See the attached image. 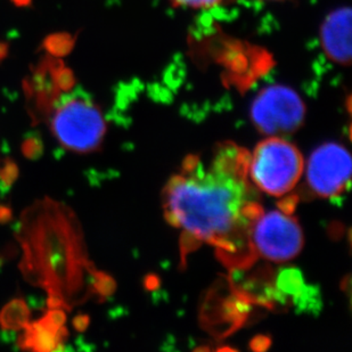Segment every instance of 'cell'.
Instances as JSON below:
<instances>
[{"label": "cell", "instance_id": "1", "mask_svg": "<svg viewBox=\"0 0 352 352\" xmlns=\"http://www.w3.org/2000/svg\"><path fill=\"white\" fill-rule=\"evenodd\" d=\"M249 153L226 144L208 162L194 157L164 190L169 223L190 242L216 246L226 261L244 265L252 258L250 230L261 212L248 175Z\"/></svg>", "mask_w": 352, "mask_h": 352}, {"label": "cell", "instance_id": "2", "mask_svg": "<svg viewBox=\"0 0 352 352\" xmlns=\"http://www.w3.org/2000/svg\"><path fill=\"white\" fill-rule=\"evenodd\" d=\"M50 129L58 143L76 153H90L103 143L107 122L82 90L60 94L50 110Z\"/></svg>", "mask_w": 352, "mask_h": 352}, {"label": "cell", "instance_id": "3", "mask_svg": "<svg viewBox=\"0 0 352 352\" xmlns=\"http://www.w3.org/2000/svg\"><path fill=\"white\" fill-rule=\"evenodd\" d=\"M305 171L302 154L285 138L270 136L249 154L248 175L254 188L273 197L289 195Z\"/></svg>", "mask_w": 352, "mask_h": 352}, {"label": "cell", "instance_id": "4", "mask_svg": "<svg viewBox=\"0 0 352 352\" xmlns=\"http://www.w3.org/2000/svg\"><path fill=\"white\" fill-rule=\"evenodd\" d=\"M303 232L289 209L282 208L261 212L250 230V245L253 254L272 263H287L303 248Z\"/></svg>", "mask_w": 352, "mask_h": 352}, {"label": "cell", "instance_id": "5", "mask_svg": "<svg viewBox=\"0 0 352 352\" xmlns=\"http://www.w3.org/2000/svg\"><path fill=\"white\" fill-rule=\"evenodd\" d=\"M305 116L306 107L301 97L284 86L267 87L253 100L251 109L253 124L268 137L294 133Z\"/></svg>", "mask_w": 352, "mask_h": 352}, {"label": "cell", "instance_id": "6", "mask_svg": "<svg viewBox=\"0 0 352 352\" xmlns=\"http://www.w3.org/2000/svg\"><path fill=\"white\" fill-rule=\"evenodd\" d=\"M307 185L315 195L333 199L342 195L351 178V157L341 144H322L305 163Z\"/></svg>", "mask_w": 352, "mask_h": 352}, {"label": "cell", "instance_id": "7", "mask_svg": "<svg viewBox=\"0 0 352 352\" xmlns=\"http://www.w3.org/2000/svg\"><path fill=\"white\" fill-rule=\"evenodd\" d=\"M320 40L326 56L336 63L349 65L351 62V10L340 7L327 15L322 29Z\"/></svg>", "mask_w": 352, "mask_h": 352}, {"label": "cell", "instance_id": "8", "mask_svg": "<svg viewBox=\"0 0 352 352\" xmlns=\"http://www.w3.org/2000/svg\"><path fill=\"white\" fill-rule=\"evenodd\" d=\"M24 332L17 340V346L22 350L50 352L62 349L69 336L67 327H57L43 315L36 322H29L23 329Z\"/></svg>", "mask_w": 352, "mask_h": 352}, {"label": "cell", "instance_id": "9", "mask_svg": "<svg viewBox=\"0 0 352 352\" xmlns=\"http://www.w3.org/2000/svg\"><path fill=\"white\" fill-rule=\"evenodd\" d=\"M30 309L21 298L10 300L0 310V329L3 332L14 333L23 329L30 322Z\"/></svg>", "mask_w": 352, "mask_h": 352}, {"label": "cell", "instance_id": "10", "mask_svg": "<svg viewBox=\"0 0 352 352\" xmlns=\"http://www.w3.org/2000/svg\"><path fill=\"white\" fill-rule=\"evenodd\" d=\"M74 43L76 39L70 34H54L45 39L43 48L52 56L60 57L70 53L74 48Z\"/></svg>", "mask_w": 352, "mask_h": 352}, {"label": "cell", "instance_id": "11", "mask_svg": "<svg viewBox=\"0 0 352 352\" xmlns=\"http://www.w3.org/2000/svg\"><path fill=\"white\" fill-rule=\"evenodd\" d=\"M20 175L17 163L12 157L0 159V194H7Z\"/></svg>", "mask_w": 352, "mask_h": 352}, {"label": "cell", "instance_id": "12", "mask_svg": "<svg viewBox=\"0 0 352 352\" xmlns=\"http://www.w3.org/2000/svg\"><path fill=\"white\" fill-rule=\"evenodd\" d=\"M21 152L30 161H37L43 154V142L38 133H28L21 144Z\"/></svg>", "mask_w": 352, "mask_h": 352}, {"label": "cell", "instance_id": "13", "mask_svg": "<svg viewBox=\"0 0 352 352\" xmlns=\"http://www.w3.org/2000/svg\"><path fill=\"white\" fill-rule=\"evenodd\" d=\"M177 6L190 8H210L221 3L223 0H171Z\"/></svg>", "mask_w": 352, "mask_h": 352}, {"label": "cell", "instance_id": "14", "mask_svg": "<svg viewBox=\"0 0 352 352\" xmlns=\"http://www.w3.org/2000/svg\"><path fill=\"white\" fill-rule=\"evenodd\" d=\"M72 325H74V329H76L77 332H85L88 325H89V317L87 315L80 314V315L74 317V320H72Z\"/></svg>", "mask_w": 352, "mask_h": 352}, {"label": "cell", "instance_id": "15", "mask_svg": "<svg viewBox=\"0 0 352 352\" xmlns=\"http://www.w3.org/2000/svg\"><path fill=\"white\" fill-rule=\"evenodd\" d=\"M13 220V210L10 206L0 204V225H7Z\"/></svg>", "mask_w": 352, "mask_h": 352}, {"label": "cell", "instance_id": "16", "mask_svg": "<svg viewBox=\"0 0 352 352\" xmlns=\"http://www.w3.org/2000/svg\"><path fill=\"white\" fill-rule=\"evenodd\" d=\"M16 6L23 7V6H29L30 5L31 1L32 0H12Z\"/></svg>", "mask_w": 352, "mask_h": 352}, {"label": "cell", "instance_id": "17", "mask_svg": "<svg viewBox=\"0 0 352 352\" xmlns=\"http://www.w3.org/2000/svg\"><path fill=\"white\" fill-rule=\"evenodd\" d=\"M7 54V46L6 43H0V60L5 58Z\"/></svg>", "mask_w": 352, "mask_h": 352}]
</instances>
